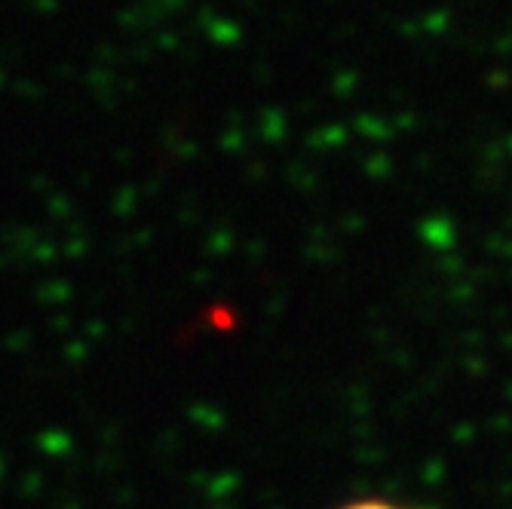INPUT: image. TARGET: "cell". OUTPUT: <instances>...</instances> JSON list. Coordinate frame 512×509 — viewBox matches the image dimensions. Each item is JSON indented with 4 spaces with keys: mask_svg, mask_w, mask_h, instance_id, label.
Masks as SVG:
<instances>
[{
    "mask_svg": "<svg viewBox=\"0 0 512 509\" xmlns=\"http://www.w3.org/2000/svg\"><path fill=\"white\" fill-rule=\"evenodd\" d=\"M341 509H414L405 503H393V500H381V497H362V500H350Z\"/></svg>",
    "mask_w": 512,
    "mask_h": 509,
    "instance_id": "cell-1",
    "label": "cell"
}]
</instances>
